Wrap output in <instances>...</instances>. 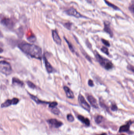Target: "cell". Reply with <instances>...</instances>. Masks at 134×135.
I'll return each mask as SVG.
<instances>
[{
  "label": "cell",
  "instance_id": "cell-5",
  "mask_svg": "<svg viewBox=\"0 0 134 135\" xmlns=\"http://www.w3.org/2000/svg\"><path fill=\"white\" fill-rule=\"evenodd\" d=\"M78 101L81 106L85 110L89 112L91 110V107L87 102L85 98L82 95H79L78 97Z\"/></svg>",
  "mask_w": 134,
  "mask_h": 135
},
{
  "label": "cell",
  "instance_id": "cell-27",
  "mask_svg": "<svg viewBox=\"0 0 134 135\" xmlns=\"http://www.w3.org/2000/svg\"><path fill=\"white\" fill-rule=\"evenodd\" d=\"M102 42H103V43L105 45V46H110V44L109 43V42L108 41H107L106 40H104L103 39H102Z\"/></svg>",
  "mask_w": 134,
  "mask_h": 135
},
{
  "label": "cell",
  "instance_id": "cell-26",
  "mask_svg": "<svg viewBox=\"0 0 134 135\" xmlns=\"http://www.w3.org/2000/svg\"><path fill=\"white\" fill-rule=\"evenodd\" d=\"M58 105V103L55 101L52 102L49 104V107L50 108H53V107H55V106Z\"/></svg>",
  "mask_w": 134,
  "mask_h": 135
},
{
  "label": "cell",
  "instance_id": "cell-32",
  "mask_svg": "<svg viewBox=\"0 0 134 135\" xmlns=\"http://www.w3.org/2000/svg\"><path fill=\"white\" fill-rule=\"evenodd\" d=\"M127 68H128L129 70L133 72H134V67L132 66V65H129L128 66H127Z\"/></svg>",
  "mask_w": 134,
  "mask_h": 135
},
{
  "label": "cell",
  "instance_id": "cell-33",
  "mask_svg": "<svg viewBox=\"0 0 134 135\" xmlns=\"http://www.w3.org/2000/svg\"><path fill=\"white\" fill-rule=\"evenodd\" d=\"M88 84L90 87H93L94 86L93 81L91 80H89V81H88Z\"/></svg>",
  "mask_w": 134,
  "mask_h": 135
},
{
  "label": "cell",
  "instance_id": "cell-14",
  "mask_svg": "<svg viewBox=\"0 0 134 135\" xmlns=\"http://www.w3.org/2000/svg\"><path fill=\"white\" fill-rule=\"evenodd\" d=\"M12 83L13 85L20 87H23L24 84L23 81L16 77H13L12 78Z\"/></svg>",
  "mask_w": 134,
  "mask_h": 135
},
{
  "label": "cell",
  "instance_id": "cell-11",
  "mask_svg": "<svg viewBox=\"0 0 134 135\" xmlns=\"http://www.w3.org/2000/svg\"><path fill=\"white\" fill-rule=\"evenodd\" d=\"M104 30L105 32H106V33L109 34L111 37H113V32L110 29V24H109V23H107V22H106L104 23Z\"/></svg>",
  "mask_w": 134,
  "mask_h": 135
},
{
  "label": "cell",
  "instance_id": "cell-4",
  "mask_svg": "<svg viewBox=\"0 0 134 135\" xmlns=\"http://www.w3.org/2000/svg\"><path fill=\"white\" fill-rule=\"evenodd\" d=\"M0 22L3 25L10 29H13L15 25L13 19L6 17H3L0 19Z\"/></svg>",
  "mask_w": 134,
  "mask_h": 135
},
{
  "label": "cell",
  "instance_id": "cell-3",
  "mask_svg": "<svg viewBox=\"0 0 134 135\" xmlns=\"http://www.w3.org/2000/svg\"><path fill=\"white\" fill-rule=\"evenodd\" d=\"M12 71V67L8 62L4 60L0 61V72L8 76L11 74Z\"/></svg>",
  "mask_w": 134,
  "mask_h": 135
},
{
  "label": "cell",
  "instance_id": "cell-1",
  "mask_svg": "<svg viewBox=\"0 0 134 135\" xmlns=\"http://www.w3.org/2000/svg\"><path fill=\"white\" fill-rule=\"evenodd\" d=\"M18 47L23 53L32 58L39 60L43 58L42 50L39 46L26 42H22L18 45Z\"/></svg>",
  "mask_w": 134,
  "mask_h": 135
},
{
  "label": "cell",
  "instance_id": "cell-36",
  "mask_svg": "<svg viewBox=\"0 0 134 135\" xmlns=\"http://www.w3.org/2000/svg\"><path fill=\"white\" fill-rule=\"evenodd\" d=\"M3 49L1 48V47H0V53H3Z\"/></svg>",
  "mask_w": 134,
  "mask_h": 135
},
{
  "label": "cell",
  "instance_id": "cell-6",
  "mask_svg": "<svg viewBox=\"0 0 134 135\" xmlns=\"http://www.w3.org/2000/svg\"><path fill=\"white\" fill-rule=\"evenodd\" d=\"M19 99L17 98H13L12 100H7L1 105L2 108L8 107L11 105H16L19 102Z\"/></svg>",
  "mask_w": 134,
  "mask_h": 135
},
{
  "label": "cell",
  "instance_id": "cell-37",
  "mask_svg": "<svg viewBox=\"0 0 134 135\" xmlns=\"http://www.w3.org/2000/svg\"><path fill=\"white\" fill-rule=\"evenodd\" d=\"M107 135V134L106 133H103V134H101L100 135Z\"/></svg>",
  "mask_w": 134,
  "mask_h": 135
},
{
  "label": "cell",
  "instance_id": "cell-23",
  "mask_svg": "<svg viewBox=\"0 0 134 135\" xmlns=\"http://www.w3.org/2000/svg\"><path fill=\"white\" fill-rule=\"evenodd\" d=\"M67 118L68 121L70 122H73L74 121V117L71 114H68L67 115Z\"/></svg>",
  "mask_w": 134,
  "mask_h": 135
},
{
  "label": "cell",
  "instance_id": "cell-17",
  "mask_svg": "<svg viewBox=\"0 0 134 135\" xmlns=\"http://www.w3.org/2000/svg\"><path fill=\"white\" fill-rule=\"evenodd\" d=\"M28 94H29V95L30 96L31 98L34 100V101H35L37 104H47V103H48L47 102L42 101L41 100H40L37 97H35V96L33 95L32 94H30V93H28Z\"/></svg>",
  "mask_w": 134,
  "mask_h": 135
},
{
  "label": "cell",
  "instance_id": "cell-39",
  "mask_svg": "<svg viewBox=\"0 0 134 135\" xmlns=\"http://www.w3.org/2000/svg\"><path fill=\"white\" fill-rule=\"evenodd\" d=\"M123 135V134H122V135Z\"/></svg>",
  "mask_w": 134,
  "mask_h": 135
},
{
  "label": "cell",
  "instance_id": "cell-2",
  "mask_svg": "<svg viewBox=\"0 0 134 135\" xmlns=\"http://www.w3.org/2000/svg\"><path fill=\"white\" fill-rule=\"evenodd\" d=\"M95 55L98 61L102 66H103V67L105 68L106 70L111 69L113 67V65L112 63L110 60L102 57L96 51H95Z\"/></svg>",
  "mask_w": 134,
  "mask_h": 135
},
{
  "label": "cell",
  "instance_id": "cell-35",
  "mask_svg": "<svg viewBox=\"0 0 134 135\" xmlns=\"http://www.w3.org/2000/svg\"><path fill=\"white\" fill-rule=\"evenodd\" d=\"M86 0L87 2L89 3H92V0Z\"/></svg>",
  "mask_w": 134,
  "mask_h": 135
},
{
  "label": "cell",
  "instance_id": "cell-16",
  "mask_svg": "<svg viewBox=\"0 0 134 135\" xmlns=\"http://www.w3.org/2000/svg\"><path fill=\"white\" fill-rule=\"evenodd\" d=\"M78 119L79 120V121H81L83 123H84L87 126H89L90 125V121L89 120L88 118H85V117H83V116L81 115H78Z\"/></svg>",
  "mask_w": 134,
  "mask_h": 135
},
{
  "label": "cell",
  "instance_id": "cell-9",
  "mask_svg": "<svg viewBox=\"0 0 134 135\" xmlns=\"http://www.w3.org/2000/svg\"><path fill=\"white\" fill-rule=\"evenodd\" d=\"M52 35L53 38L54 39V42L58 44H61V39L56 30H53L52 32Z\"/></svg>",
  "mask_w": 134,
  "mask_h": 135
},
{
  "label": "cell",
  "instance_id": "cell-24",
  "mask_svg": "<svg viewBox=\"0 0 134 135\" xmlns=\"http://www.w3.org/2000/svg\"><path fill=\"white\" fill-rule=\"evenodd\" d=\"M101 50L103 53H105L107 55L109 54V52L108 51V49L106 47H103L101 48Z\"/></svg>",
  "mask_w": 134,
  "mask_h": 135
},
{
  "label": "cell",
  "instance_id": "cell-8",
  "mask_svg": "<svg viewBox=\"0 0 134 135\" xmlns=\"http://www.w3.org/2000/svg\"><path fill=\"white\" fill-rule=\"evenodd\" d=\"M47 122L49 124L55 128H59L63 125L62 122L56 119H50L48 120Z\"/></svg>",
  "mask_w": 134,
  "mask_h": 135
},
{
  "label": "cell",
  "instance_id": "cell-29",
  "mask_svg": "<svg viewBox=\"0 0 134 135\" xmlns=\"http://www.w3.org/2000/svg\"><path fill=\"white\" fill-rule=\"evenodd\" d=\"M65 27L67 28V29H70L71 27V24L70 23H66L65 24Z\"/></svg>",
  "mask_w": 134,
  "mask_h": 135
},
{
  "label": "cell",
  "instance_id": "cell-7",
  "mask_svg": "<svg viewBox=\"0 0 134 135\" xmlns=\"http://www.w3.org/2000/svg\"><path fill=\"white\" fill-rule=\"evenodd\" d=\"M66 13L69 16H73L77 18H80L83 17L82 15L79 12H78L74 8L70 9L69 10L66 11Z\"/></svg>",
  "mask_w": 134,
  "mask_h": 135
},
{
  "label": "cell",
  "instance_id": "cell-38",
  "mask_svg": "<svg viewBox=\"0 0 134 135\" xmlns=\"http://www.w3.org/2000/svg\"><path fill=\"white\" fill-rule=\"evenodd\" d=\"M1 58V57H0V58Z\"/></svg>",
  "mask_w": 134,
  "mask_h": 135
},
{
  "label": "cell",
  "instance_id": "cell-10",
  "mask_svg": "<svg viewBox=\"0 0 134 135\" xmlns=\"http://www.w3.org/2000/svg\"><path fill=\"white\" fill-rule=\"evenodd\" d=\"M87 99L91 105L95 108L98 107V104H97V101L92 96L89 95L87 97Z\"/></svg>",
  "mask_w": 134,
  "mask_h": 135
},
{
  "label": "cell",
  "instance_id": "cell-28",
  "mask_svg": "<svg viewBox=\"0 0 134 135\" xmlns=\"http://www.w3.org/2000/svg\"><path fill=\"white\" fill-rule=\"evenodd\" d=\"M111 109L113 111H116L118 110L117 106L116 104H113L112 105Z\"/></svg>",
  "mask_w": 134,
  "mask_h": 135
},
{
  "label": "cell",
  "instance_id": "cell-22",
  "mask_svg": "<svg viewBox=\"0 0 134 135\" xmlns=\"http://www.w3.org/2000/svg\"><path fill=\"white\" fill-rule=\"evenodd\" d=\"M51 111L53 114L57 115H59V113H60L59 110L58 108L55 107L52 108V109L51 110Z\"/></svg>",
  "mask_w": 134,
  "mask_h": 135
},
{
  "label": "cell",
  "instance_id": "cell-34",
  "mask_svg": "<svg viewBox=\"0 0 134 135\" xmlns=\"http://www.w3.org/2000/svg\"><path fill=\"white\" fill-rule=\"evenodd\" d=\"M3 37V33H2L1 31L0 30V38H1Z\"/></svg>",
  "mask_w": 134,
  "mask_h": 135
},
{
  "label": "cell",
  "instance_id": "cell-19",
  "mask_svg": "<svg viewBox=\"0 0 134 135\" xmlns=\"http://www.w3.org/2000/svg\"><path fill=\"white\" fill-rule=\"evenodd\" d=\"M103 120V117L101 115H97L95 118V121L97 124H100L102 122Z\"/></svg>",
  "mask_w": 134,
  "mask_h": 135
},
{
  "label": "cell",
  "instance_id": "cell-20",
  "mask_svg": "<svg viewBox=\"0 0 134 135\" xmlns=\"http://www.w3.org/2000/svg\"><path fill=\"white\" fill-rule=\"evenodd\" d=\"M27 40L31 43H34L36 40V38L34 35H31L27 38Z\"/></svg>",
  "mask_w": 134,
  "mask_h": 135
},
{
  "label": "cell",
  "instance_id": "cell-31",
  "mask_svg": "<svg viewBox=\"0 0 134 135\" xmlns=\"http://www.w3.org/2000/svg\"><path fill=\"white\" fill-rule=\"evenodd\" d=\"M100 103L101 106H102V107L105 109L106 110H107V107H106V105H105L103 101H100Z\"/></svg>",
  "mask_w": 134,
  "mask_h": 135
},
{
  "label": "cell",
  "instance_id": "cell-30",
  "mask_svg": "<svg viewBox=\"0 0 134 135\" xmlns=\"http://www.w3.org/2000/svg\"><path fill=\"white\" fill-rule=\"evenodd\" d=\"M129 9L131 12H132L133 13H134V4H133V3H132V5H130V6H129Z\"/></svg>",
  "mask_w": 134,
  "mask_h": 135
},
{
  "label": "cell",
  "instance_id": "cell-12",
  "mask_svg": "<svg viewBox=\"0 0 134 135\" xmlns=\"http://www.w3.org/2000/svg\"><path fill=\"white\" fill-rule=\"evenodd\" d=\"M44 60L46 69L47 70V71L49 73H51L53 72L52 67L50 64V63L48 62L45 56H44Z\"/></svg>",
  "mask_w": 134,
  "mask_h": 135
},
{
  "label": "cell",
  "instance_id": "cell-21",
  "mask_svg": "<svg viewBox=\"0 0 134 135\" xmlns=\"http://www.w3.org/2000/svg\"><path fill=\"white\" fill-rule=\"evenodd\" d=\"M26 83H27V84L28 85V86L30 88H31L32 89H35L37 87L33 83L31 82V81H27L26 82Z\"/></svg>",
  "mask_w": 134,
  "mask_h": 135
},
{
  "label": "cell",
  "instance_id": "cell-25",
  "mask_svg": "<svg viewBox=\"0 0 134 135\" xmlns=\"http://www.w3.org/2000/svg\"><path fill=\"white\" fill-rule=\"evenodd\" d=\"M65 40L66 42H67V43H68V47H69L70 50H71V51L72 52H74V49H73V47L72 46V44H71V43H70L68 41H67L65 38Z\"/></svg>",
  "mask_w": 134,
  "mask_h": 135
},
{
  "label": "cell",
  "instance_id": "cell-13",
  "mask_svg": "<svg viewBox=\"0 0 134 135\" xmlns=\"http://www.w3.org/2000/svg\"><path fill=\"white\" fill-rule=\"evenodd\" d=\"M64 89L65 92L66 93V95L67 97L69 98H74V96L73 92L68 87L65 86L64 87Z\"/></svg>",
  "mask_w": 134,
  "mask_h": 135
},
{
  "label": "cell",
  "instance_id": "cell-18",
  "mask_svg": "<svg viewBox=\"0 0 134 135\" xmlns=\"http://www.w3.org/2000/svg\"><path fill=\"white\" fill-rule=\"evenodd\" d=\"M105 1L106 4L108 5V6L110 7L113 8V9H114V10H119V8L117 6H116V5H114L113 4H112L111 3H110L109 2L107 1L106 0H104Z\"/></svg>",
  "mask_w": 134,
  "mask_h": 135
},
{
  "label": "cell",
  "instance_id": "cell-15",
  "mask_svg": "<svg viewBox=\"0 0 134 135\" xmlns=\"http://www.w3.org/2000/svg\"><path fill=\"white\" fill-rule=\"evenodd\" d=\"M131 124V121H129L126 125L121 126L120 128V130H119V132H123L128 131V130H129L130 124Z\"/></svg>",
  "mask_w": 134,
  "mask_h": 135
}]
</instances>
